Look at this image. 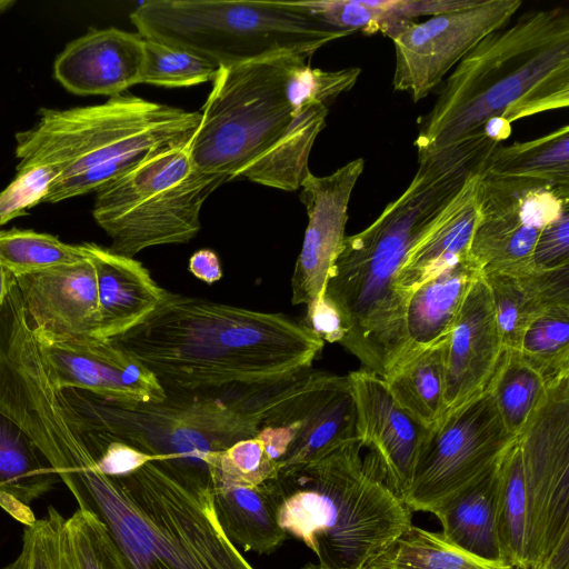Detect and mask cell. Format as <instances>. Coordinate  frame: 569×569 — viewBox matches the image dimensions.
Masks as SVG:
<instances>
[{
  "label": "cell",
  "instance_id": "6da1fadb",
  "mask_svg": "<svg viewBox=\"0 0 569 569\" xmlns=\"http://www.w3.org/2000/svg\"><path fill=\"white\" fill-rule=\"evenodd\" d=\"M418 158L407 189L370 226L345 238L323 292L342 319L340 345L361 369L382 378L408 351L399 273L411 250L480 170L477 157L463 146Z\"/></svg>",
  "mask_w": 569,
  "mask_h": 569
},
{
  "label": "cell",
  "instance_id": "7a4b0ae2",
  "mask_svg": "<svg viewBox=\"0 0 569 569\" xmlns=\"http://www.w3.org/2000/svg\"><path fill=\"white\" fill-rule=\"evenodd\" d=\"M113 339L174 393L277 386L308 371L325 346L282 313L168 290L150 316Z\"/></svg>",
  "mask_w": 569,
  "mask_h": 569
},
{
  "label": "cell",
  "instance_id": "3957f363",
  "mask_svg": "<svg viewBox=\"0 0 569 569\" xmlns=\"http://www.w3.org/2000/svg\"><path fill=\"white\" fill-rule=\"evenodd\" d=\"M53 468L78 509L104 525L131 569H254L219 525L209 473L149 461L109 477L87 447Z\"/></svg>",
  "mask_w": 569,
  "mask_h": 569
},
{
  "label": "cell",
  "instance_id": "277c9868",
  "mask_svg": "<svg viewBox=\"0 0 569 569\" xmlns=\"http://www.w3.org/2000/svg\"><path fill=\"white\" fill-rule=\"evenodd\" d=\"M569 106V13L530 10L485 37L448 77L415 146L432 152L482 134L492 118L510 124Z\"/></svg>",
  "mask_w": 569,
  "mask_h": 569
},
{
  "label": "cell",
  "instance_id": "5b68a950",
  "mask_svg": "<svg viewBox=\"0 0 569 569\" xmlns=\"http://www.w3.org/2000/svg\"><path fill=\"white\" fill-rule=\"evenodd\" d=\"M200 112L133 94L99 104L42 108L34 124L16 133L17 173L47 170L42 202L97 191L154 151L190 140Z\"/></svg>",
  "mask_w": 569,
  "mask_h": 569
},
{
  "label": "cell",
  "instance_id": "8992f818",
  "mask_svg": "<svg viewBox=\"0 0 569 569\" xmlns=\"http://www.w3.org/2000/svg\"><path fill=\"white\" fill-rule=\"evenodd\" d=\"M356 438L326 457L278 475L281 528L330 569H360L412 525V511L385 482Z\"/></svg>",
  "mask_w": 569,
  "mask_h": 569
},
{
  "label": "cell",
  "instance_id": "52a82bcc",
  "mask_svg": "<svg viewBox=\"0 0 569 569\" xmlns=\"http://www.w3.org/2000/svg\"><path fill=\"white\" fill-rule=\"evenodd\" d=\"M130 20L141 37L191 51L218 68L284 53L309 59L351 34L323 23L300 1L149 0Z\"/></svg>",
  "mask_w": 569,
  "mask_h": 569
},
{
  "label": "cell",
  "instance_id": "ba28073f",
  "mask_svg": "<svg viewBox=\"0 0 569 569\" xmlns=\"http://www.w3.org/2000/svg\"><path fill=\"white\" fill-rule=\"evenodd\" d=\"M254 390L236 396L167 392L162 401L126 403L88 391L58 390L68 413L154 458L161 465L209 473L206 458L257 433Z\"/></svg>",
  "mask_w": 569,
  "mask_h": 569
},
{
  "label": "cell",
  "instance_id": "9c48e42d",
  "mask_svg": "<svg viewBox=\"0 0 569 569\" xmlns=\"http://www.w3.org/2000/svg\"><path fill=\"white\" fill-rule=\"evenodd\" d=\"M190 140L154 151L96 191L92 214L111 239L110 251L133 258L150 247L186 243L200 231L203 203L230 179L198 169Z\"/></svg>",
  "mask_w": 569,
  "mask_h": 569
},
{
  "label": "cell",
  "instance_id": "30bf717a",
  "mask_svg": "<svg viewBox=\"0 0 569 569\" xmlns=\"http://www.w3.org/2000/svg\"><path fill=\"white\" fill-rule=\"evenodd\" d=\"M299 54L220 67L189 147L193 164L230 180L264 156L289 127L287 81Z\"/></svg>",
  "mask_w": 569,
  "mask_h": 569
},
{
  "label": "cell",
  "instance_id": "8fae6325",
  "mask_svg": "<svg viewBox=\"0 0 569 569\" xmlns=\"http://www.w3.org/2000/svg\"><path fill=\"white\" fill-rule=\"evenodd\" d=\"M256 438L279 473L317 461L358 438L348 376L327 371L300 376L254 391Z\"/></svg>",
  "mask_w": 569,
  "mask_h": 569
},
{
  "label": "cell",
  "instance_id": "7c38bea8",
  "mask_svg": "<svg viewBox=\"0 0 569 569\" xmlns=\"http://www.w3.org/2000/svg\"><path fill=\"white\" fill-rule=\"evenodd\" d=\"M517 442L527 498L528 568H568L569 375L548 385Z\"/></svg>",
  "mask_w": 569,
  "mask_h": 569
},
{
  "label": "cell",
  "instance_id": "4fadbf2b",
  "mask_svg": "<svg viewBox=\"0 0 569 569\" xmlns=\"http://www.w3.org/2000/svg\"><path fill=\"white\" fill-rule=\"evenodd\" d=\"M516 440L486 388L429 429L402 500L412 512L433 513L492 471Z\"/></svg>",
  "mask_w": 569,
  "mask_h": 569
},
{
  "label": "cell",
  "instance_id": "5bb4252c",
  "mask_svg": "<svg viewBox=\"0 0 569 569\" xmlns=\"http://www.w3.org/2000/svg\"><path fill=\"white\" fill-rule=\"evenodd\" d=\"M477 204L470 256L482 270H519L531 266L545 226L569 207V187L485 169L478 179Z\"/></svg>",
  "mask_w": 569,
  "mask_h": 569
},
{
  "label": "cell",
  "instance_id": "9a60e30c",
  "mask_svg": "<svg viewBox=\"0 0 569 569\" xmlns=\"http://www.w3.org/2000/svg\"><path fill=\"white\" fill-rule=\"evenodd\" d=\"M521 4V0H479L467 9L393 28L387 34L396 52L393 89L420 101L485 37L507 26Z\"/></svg>",
  "mask_w": 569,
  "mask_h": 569
},
{
  "label": "cell",
  "instance_id": "2e32d148",
  "mask_svg": "<svg viewBox=\"0 0 569 569\" xmlns=\"http://www.w3.org/2000/svg\"><path fill=\"white\" fill-rule=\"evenodd\" d=\"M34 338L58 390L73 388L118 402L142 405L162 401L167 396L154 375L116 339Z\"/></svg>",
  "mask_w": 569,
  "mask_h": 569
},
{
  "label": "cell",
  "instance_id": "e0dca14e",
  "mask_svg": "<svg viewBox=\"0 0 569 569\" xmlns=\"http://www.w3.org/2000/svg\"><path fill=\"white\" fill-rule=\"evenodd\" d=\"M363 169L365 160L358 158L327 176L310 171L301 183L300 200L308 222L291 277L292 305L308 306L323 295L346 238L349 201Z\"/></svg>",
  "mask_w": 569,
  "mask_h": 569
},
{
  "label": "cell",
  "instance_id": "ac0fdd59",
  "mask_svg": "<svg viewBox=\"0 0 569 569\" xmlns=\"http://www.w3.org/2000/svg\"><path fill=\"white\" fill-rule=\"evenodd\" d=\"M347 376L355 399L357 436L376 457L387 486L402 499L429 429L393 399L382 377L366 369Z\"/></svg>",
  "mask_w": 569,
  "mask_h": 569
},
{
  "label": "cell",
  "instance_id": "d6986e66",
  "mask_svg": "<svg viewBox=\"0 0 569 569\" xmlns=\"http://www.w3.org/2000/svg\"><path fill=\"white\" fill-rule=\"evenodd\" d=\"M16 283L36 337L59 341L99 339L97 278L89 257L19 276Z\"/></svg>",
  "mask_w": 569,
  "mask_h": 569
},
{
  "label": "cell",
  "instance_id": "ffe728a7",
  "mask_svg": "<svg viewBox=\"0 0 569 569\" xmlns=\"http://www.w3.org/2000/svg\"><path fill=\"white\" fill-rule=\"evenodd\" d=\"M501 352L490 290L481 274L470 287L445 346L446 412L487 388Z\"/></svg>",
  "mask_w": 569,
  "mask_h": 569
},
{
  "label": "cell",
  "instance_id": "44dd1931",
  "mask_svg": "<svg viewBox=\"0 0 569 569\" xmlns=\"http://www.w3.org/2000/svg\"><path fill=\"white\" fill-rule=\"evenodd\" d=\"M144 38L117 28L90 29L69 42L53 63V76L80 96L122 94L141 83Z\"/></svg>",
  "mask_w": 569,
  "mask_h": 569
},
{
  "label": "cell",
  "instance_id": "7402d4cb",
  "mask_svg": "<svg viewBox=\"0 0 569 569\" xmlns=\"http://www.w3.org/2000/svg\"><path fill=\"white\" fill-rule=\"evenodd\" d=\"M96 270L98 338L113 339L140 325L158 307L161 288L141 262L96 243H83Z\"/></svg>",
  "mask_w": 569,
  "mask_h": 569
},
{
  "label": "cell",
  "instance_id": "603a6c76",
  "mask_svg": "<svg viewBox=\"0 0 569 569\" xmlns=\"http://www.w3.org/2000/svg\"><path fill=\"white\" fill-rule=\"evenodd\" d=\"M489 287L502 349L519 350L533 318L556 305H569V266L482 270Z\"/></svg>",
  "mask_w": 569,
  "mask_h": 569
},
{
  "label": "cell",
  "instance_id": "cb8c5ba5",
  "mask_svg": "<svg viewBox=\"0 0 569 569\" xmlns=\"http://www.w3.org/2000/svg\"><path fill=\"white\" fill-rule=\"evenodd\" d=\"M213 507L228 539L244 551L271 553L287 538L278 521L282 499L277 478L257 486L210 476Z\"/></svg>",
  "mask_w": 569,
  "mask_h": 569
},
{
  "label": "cell",
  "instance_id": "d4e9b609",
  "mask_svg": "<svg viewBox=\"0 0 569 569\" xmlns=\"http://www.w3.org/2000/svg\"><path fill=\"white\" fill-rule=\"evenodd\" d=\"M481 172L467 182L409 253L397 281V288L407 302L409 296L423 282L469 257L478 217L477 186Z\"/></svg>",
  "mask_w": 569,
  "mask_h": 569
},
{
  "label": "cell",
  "instance_id": "484cf974",
  "mask_svg": "<svg viewBox=\"0 0 569 569\" xmlns=\"http://www.w3.org/2000/svg\"><path fill=\"white\" fill-rule=\"evenodd\" d=\"M59 481L34 440L0 410V506L29 526L37 519L29 505Z\"/></svg>",
  "mask_w": 569,
  "mask_h": 569
},
{
  "label": "cell",
  "instance_id": "4316f807",
  "mask_svg": "<svg viewBox=\"0 0 569 569\" xmlns=\"http://www.w3.org/2000/svg\"><path fill=\"white\" fill-rule=\"evenodd\" d=\"M481 274L482 268L469 254L423 282L409 296L406 309L407 353L449 338L470 287Z\"/></svg>",
  "mask_w": 569,
  "mask_h": 569
},
{
  "label": "cell",
  "instance_id": "83f0119b",
  "mask_svg": "<svg viewBox=\"0 0 569 569\" xmlns=\"http://www.w3.org/2000/svg\"><path fill=\"white\" fill-rule=\"evenodd\" d=\"M479 0H320L300 1L301 6L323 23L350 32H382L415 21L476 6Z\"/></svg>",
  "mask_w": 569,
  "mask_h": 569
},
{
  "label": "cell",
  "instance_id": "f1b7e54d",
  "mask_svg": "<svg viewBox=\"0 0 569 569\" xmlns=\"http://www.w3.org/2000/svg\"><path fill=\"white\" fill-rule=\"evenodd\" d=\"M498 465L433 515L452 543L478 558L503 563L496 529Z\"/></svg>",
  "mask_w": 569,
  "mask_h": 569
},
{
  "label": "cell",
  "instance_id": "f546056e",
  "mask_svg": "<svg viewBox=\"0 0 569 569\" xmlns=\"http://www.w3.org/2000/svg\"><path fill=\"white\" fill-rule=\"evenodd\" d=\"M328 106L310 103L293 111L292 120L280 140L238 178L284 191H296L310 172L312 146L326 127Z\"/></svg>",
  "mask_w": 569,
  "mask_h": 569
},
{
  "label": "cell",
  "instance_id": "4dcf8cb0",
  "mask_svg": "<svg viewBox=\"0 0 569 569\" xmlns=\"http://www.w3.org/2000/svg\"><path fill=\"white\" fill-rule=\"evenodd\" d=\"M447 340L409 351L383 378L393 399L427 429L433 428L446 413L443 352Z\"/></svg>",
  "mask_w": 569,
  "mask_h": 569
},
{
  "label": "cell",
  "instance_id": "1f68e13d",
  "mask_svg": "<svg viewBox=\"0 0 569 569\" xmlns=\"http://www.w3.org/2000/svg\"><path fill=\"white\" fill-rule=\"evenodd\" d=\"M360 569H511L459 548L442 532L411 525L372 555Z\"/></svg>",
  "mask_w": 569,
  "mask_h": 569
},
{
  "label": "cell",
  "instance_id": "d6a6232c",
  "mask_svg": "<svg viewBox=\"0 0 569 569\" xmlns=\"http://www.w3.org/2000/svg\"><path fill=\"white\" fill-rule=\"evenodd\" d=\"M486 171L569 187V127L530 141L499 144L490 154Z\"/></svg>",
  "mask_w": 569,
  "mask_h": 569
},
{
  "label": "cell",
  "instance_id": "836d02e7",
  "mask_svg": "<svg viewBox=\"0 0 569 569\" xmlns=\"http://www.w3.org/2000/svg\"><path fill=\"white\" fill-rule=\"evenodd\" d=\"M527 498L519 445L498 465L496 529L502 562L511 569H529L527 559Z\"/></svg>",
  "mask_w": 569,
  "mask_h": 569
},
{
  "label": "cell",
  "instance_id": "e575fe53",
  "mask_svg": "<svg viewBox=\"0 0 569 569\" xmlns=\"http://www.w3.org/2000/svg\"><path fill=\"white\" fill-rule=\"evenodd\" d=\"M548 382L517 349H502L487 386L505 428L518 436L543 400Z\"/></svg>",
  "mask_w": 569,
  "mask_h": 569
},
{
  "label": "cell",
  "instance_id": "d590c367",
  "mask_svg": "<svg viewBox=\"0 0 569 569\" xmlns=\"http://www.w3.org/2000/svg\"><path fill=\"white\" fill-rule=\"evenodd\" d=\"M519 351L548 383L569 375V305H556L528 325Z\"/></svg>",
  "mask_w": 569,
  "mask_h": 569
},
{
  "label": "cell",
  "instance_id": "8d00e7d4",
  "mask_svg": "<svg viewBox=\"0 0 569 569\" xmlns=\"http://www.w3.org/2000/svg\"><path fill=\"white\" fill-rule=\"evenodd\" d=\"M84 244H69L32 230H0V262L19 277L87 259Z\"/></svg>",
  "mask_w": 569,
  "mask_h": 569
},
{
  "label": "cell",
  "instance_id": "74e56055",
  "mask_svg": "<svg viewBox=\"0 0 569 569\" xmlns=\"http://www.w3.org/2000/svg\"><path fill=\"white\" fill-rule=\"evenodd\" d=\"M218 67L182 48L144 38L141 83L166 88L212 81Z\"/></svg>",
  "mask_w": 569,
  "mask_h": 569
},
{
  "label": "cell",
  "instance_id": "f35d334b",
  "mask_svg": "<svg viewBox=\"0 0 569 569\" xmlns=\"http://www.w3.org/2000/svg\"><path fill=\"white\" fill-rule=\"evenodd\" d=\"M3 569H74L69 552L66 518L50 506L43 518L24 526L21 551Z\"/></svg>",
  "mask_w": 569,
  "mask_h": 569
},
{
  "label": "cell",
  "instance_id": "ab89813d",
  "mask_svg": "<svg viewBox=\"0 0 569 569\" xmlns=\"http://www.w3.org/2000/svg\"><path fill=\"white\" fill-rule=\"evenodd\" d=\"M66 532L74 569H131L104 525L78 509L66 519Z\"/></svg>",
  "mask_w": 569,
  "mask_h": 569
},
{
  "label": "cell",
  "instance_id": "60d3db41",
  "mask_svg": "<svg viewBox=\"0 0 569 569\" xmlns=\"http://www.w3.org/2000/svg\"><path fill=\"white\" fill-rule=\"evenodd\" d=\"M209 476H218L234 482L257 486L278 478L279 467L270 459L261 441L256 437L240 440L206 458Z\"/></svg>",
  "mask_w": 569,
  "mask_h": 569
},
{
  "label": "cell",
  "instance_id": "b9f144b4",
  "mask_svg": "<svg viewBox=\"0 0 569 569\" xmlns=\"http://www.w3.org/2000/svg\"><path fill=\"white\" fill-rule=\"evenodd\" d=\"M360 68L351 67L335 71L311 68L306 59L299 60L290 70L287 97L296 111L310 103L327 104L356 84Z\"/></svg>",
  "mask_w": 569,
  "mask_h": 569
},
{
  "label": "cell",
  "instance_id": "7bdbcfd3",
  "mask_svg": "<svg viewBox=\"0 0 569 569\" xmlns=\"http://www.w3.org/2000/svg\"><path fill=\"white\" fill-rule=\"evenodd\" d=\"M51 180L50 173L44 169L17 173L8 188L0 193V226L42 202Z\"/></svg>",
  "mask_w": 569,
  "mask_h": 569
},
{
  "label": "cell",
  "instance_id": "ee69618b",
  "mask_svg": "<svg viewBox=\"0 0 569 569\" xmlns=\"http://www.w3.org/2000/svg\"><path fill=\"white\" fill-rule=\"evenodd\" d=\"M531 266L537 269L569 266V207L541 230L532 252Z\"/></svg>",
  "mask_w": 569,
  "mask_h": 569
},
{
  "label": "cell",
  "instance_id": "f6af8a7d",
  "mask_svg": "<svg viewBox=\"0 0 569 569\" xmlns=\"http://www.w3.org/2000/svg\"><path fill=\"white\" fill-rule=\"evenodd\" d=\"M302 323L323 342L340 343L345 337L341 316L323 295L307 306V316Z\"/></svg>",
  "mask_w": 569,
  "mask_h": 569
},
{
  "label": "cell",
  "instance_id": "bcb514c9",
  "mask_svg": "<svg viewBox=\"0 0 569 569\" xmlns=\"http://www.w3.org/2000/svg\"><path fill=\"white\" fill-rule=\"evenodd\" d=\"M189 270L208 284L217 282L222 277L219 257L210 249L196 251L189 259Z\"/></svg>",
  "mask_w": 569,
  "mask_h": 569
},
{
  "label": "cell",
  "instance_id": "7dc6e473",
  "mask_svg": "<svg viewBox=\"0 0 569 569\" xmlns=\"http://www.w3.org/2000/svg\"><path fill=\"white\" fill-rule=\"evenodd\" d=\"M14 286V274L0 262V309Z\"/></svg>",
  "mask_w": 569,
  "mask_h": 569
},
{
  "label": "cell",
  "instance_id": "c3c4849f",
  "mask_svg": "<svg viewBox=\"0 0 569 569\" xmlns=\"http://www.w3.org/2000/svg\"><path fill=\"white\" fill-rule=\"evenodd\" d=\"M301 569H330L321 563H312V562H309L307 565H305Z\"/></svg>",
  "mask_w": 569,
  "mask_h": 569
},
{
  "label": "cell",
  "instance_id": "681fc988",
  "mask_svg": "<svg viewBox=\"0 0 569 569\" xmlns=\"http://www.w3.org/2000/svg\"><path fill=\"white\" fill-rule=\"evenodd\" d=\"M565 569H569V567H568V568H565Z\"/></svg>",
  "mask_w": 569,
  "mask_h": 569
}]
</instances>
